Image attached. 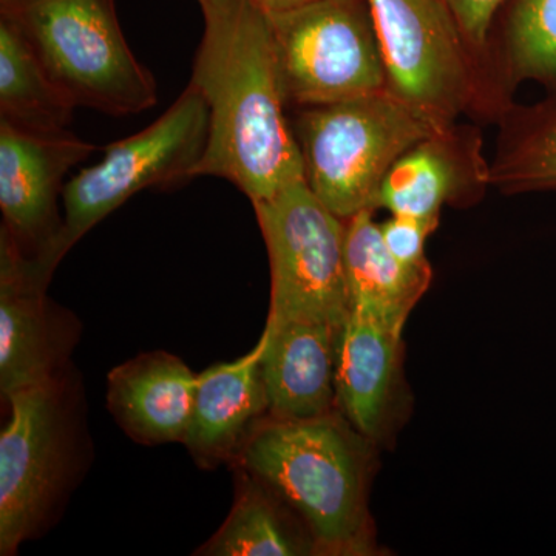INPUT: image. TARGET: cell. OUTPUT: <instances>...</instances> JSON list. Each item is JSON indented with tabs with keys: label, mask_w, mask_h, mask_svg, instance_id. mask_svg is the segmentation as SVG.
<instances>
[{
	"label": "cell",
	"mask_w": 556,
	"mask_h": 556,
	"mask_svg": "<svg viewBox=\"0 0 556 556\" xmlns=\"http://www.w3.org/2000/svg\"><path fill=\"white\" fill-rule=\"evenodd\" d=\"M268 332L247 356L217 364L197 379L192 416L182 444L203 468L232 464L254 427L268 416L262 357Z\"/></svg>",
	"instance_id": "obj_13"
},
{
	"label": "cell",
	"mask_w": 556,
	"mask_h": 556,
	"mask_svg": "<svg viewBox=\"0 0 556 556\" xmlns=\"http://www.w3.org/2000/svg\"><path fill=\"white\" fill-rule=\"evenodd\" d=\"M236 470V500L214 536L195 555H318L316 540L298 511L268 484L241 467Z\"/></svg>",
	"instance_id": "obj_17"
},
{
	"label": "cell",
	"mask_w": 556,
	"mask_h": 556,
	"mask_svg": "<svg viewBox=\"0 0 556 556\" xmlns=\"http://www.w3.org/2000/svg\"><path fill=\"white\" fill-rule=\"evenodd\" d=\"M287 104H331L388 89L368 0H316L269 17Z\"/></svg>",
	"instance_id": "obj_8"
},
{
	"label": "cell",
	"mask_w": 556,
	"mask_h": 556,
	"mask_svg": "<svg viewBox=\"0 0 556 556\" xmlns=\"http://www.w3.org/2000/svg\"><path fill=\"white\" fill-rule=\"evenodd\" d=\"M252 206L269 255L268 320L345 324V219L317 199L306 178Z\"/></svg>",
	"instance_id": "obj_7"
},
{
	"label": "cell",
	"mask_w": 556,
	"mask_h": 556,
	"mask_svg": "<svg viewBox=\"0 0 556 556\" xmlns=\"http://www.w3.org/2000/svg\"><path fill=\"white\" fill-rule=\"evenodd\" d=\"M510 53L522 75L556 78V0H518Z\"/></svg>",
	"instance_id": "obj_20"
},
{
	"label": "cell",
	"mask_w": 556,
	"mask_h": 556,
	"mask_svg": "<svg viewBox=\"0 0 556 556\" xmlns=\"http://www.w3.org/2000/svg\"><path fill=\"white\" fill-rule=\"evenodd\" d=\"M203 38L190 83L207 102L208 139L197 177L228 179L251 203L305 178L285 116L270 20L252 0H199Z\"/></svg>",
	"instance_id": "obj_1"
},
{
	"label": "cell",
	"mask_w": 556,
	"mask_h": 556,
	"mask_svg": "<svg viewBox=\"0 0 556 556\" xmlns=\"http://www.w3.org/2000/svg\"><path fill=\"white\" fill-rule=\"evenodd\" d=\"M75 109L51 79L21 25L0 17V121L51 134L68 129Z\"/></svg>",
	"instance_id": "obj_18"
},
{
	"label": "cell",
	"mask_w": 556,
	"mask_h": 556,
	"mask_svg": "<svg viewBox=\"0 0 556 556\" xmlns=\"http://www.w3.org/2000/svg\"><path fill=\"white\" fill-rule=\"evenodd\" d=\"M46 0H0V17H16Z\"/></svg>",
	"instance_id": "obj_25"
},
{
	"label": "cell",
	"mask_w": 556,
	"mask_h": 556,
	"mask_svg": "<svg viewBox=\"0 0 556 556\" xmlns=\"http://www.w3.org/2000/svg\"><path fill=\"white\" fill-rule=\"evenodd\" d=\"M263 13L268 17L280 16V14L289 13L316 2V0H252Z\"/></svg>",
	"instance_id": "obj_24"
},
{
	"label": "cell",
	"mask_w": 556,
	"mask_h": 556,
	"mask_svg": "<svg viewBox=\"0 0 556 556\" xmlns=\"http://www.w3.org/2000/svg\"><path fill=\"white\" fill-rule=\"evenodd\" d=\"M450 127L408 150L383 179L378 207L399 217L439 223L442 206L470 177Z\"/></svg>",
	"instance_id": "obj_19"
},
{
	"label": "cell",
	"mask_w": 556,
	"mask_h": 556,
	"mask_svg": "<svg viewBox=\"0 0 556 556\" xmlns=\"http://www.w3.org/2000/svg\"><path fill=\"white\" fill-rule=\"evenodd\" d=\"M199 375L166 351L118 365L108 376V408L127 437L144 445L185 441Z\"/></svg>",
	"instance_id": "obj_14"
},
{
	"label": "cell",
	"mask_w": 556,
	"mask_h": 556,
	"mask_svg": "<svg viewBox=\"0 0 556 556\" xmlns=\"http://www.w3.org/2000/svg\"><path fill=\"white\" fill-rule=\"evenodd\" d=\"M372 212L345 219V273L350 311L404 331L416 303L430 287L431 268L399 262L382 239Z\"/></svg>",
	"instance_id": "obj_16"
},
{
	"label": "cell",
	"mask_w": 556,
	"mask_h": 556,
	"mask_svg": "<svg viewBox=\"0 0 556 556\" xmlns=\"http://www.w3.org/2000/svg\"><path fill=\"white\" fill-rule=\"evenodd\" d=\"M94 150L68 129L40 134L0 121L2 229L51 270L60 265L54 244L64 226L58 207L65 188L62 181Z\"/></svg>",
	"instance_id": "obj_11"
},
{
	"label": "cell",
	"mask_w": 556,
	"mask_h": 556,
	"mask_svg": "<svg viewBox=\"0 0 556 556\" xmlns=\"http://www.w3.org/2000/svg\"><path fill=\"white\" fill-rule=\"evenodd\" d=\"M379 226L387 248L399 262L415 268L430 265L426 258V241L438 223L393 215Z\"/></svg>",
	"instance_id": "obj_22"
},
{
	"label": "cell",
	"mask_w": 556,
	"mask_h": 556,
	"mask_svg": "<svg viewBox=\"0 0 556 556\" xmlns=\"http://www.w3.org/2000/svg\"><path fill=\"white\" fill-rule=\"evenodd\" d=\"M343 325L266 320L262 378L268 416L311 419L338 408L336 369Z\"/></svg>",
	"instance_id": "obj_12"
},
{
	"label": "cell",
	"mask_w": 556,
	"mask_h": 556,
	"mask_svg": "<svg viewBox=\"0 0 556 556\" xmlns=\"http://www.w3.org/2000/svg\"><path fill=\"white\" fill-rule=\"evenodd\" d=\"M54 273L0 229V391L2 397L70 367L80 321L47 295Z\"/></svg>",
	"instance_id": "obj_10"
},
{
	"label": "cell",
	"mask_w": 556,
	"mask_h": 556,
	"mask_svg": "<svg viewBox=\"0 0 556 556\" xmlns=\"http://www.w3.org/2000/svg\"><path fill=\"white\" fill-rule=\"evenodd\" d=\"M0 433V555L42 536L91 463L83 382L72 365L56 378L3 399Z\"/></svg>",
	"instance_id": "obj_3"
},
{
	"label": "cell",
	"mask_w": 556,
	"mask_h": 556,
	"mask_svg": "<svg viewBox=\"0 0 556 556\" xmlns=\"http://www.w3.org/2000/svg\"><path fill=\"white\" fill-rule=\"evenodd\" d=\"M207 102L192 84L155 123L112 142L104 159L70 179L62 193L64 226L54 258L65 254L130 197L197 178L208 139Z\"/></svg>",
	"instance_id": "obj_6"
},
{
	"label": "cell",
	"mask_w": 556,
	"mask_h": 556,
	"mask_svg": "<svg viewBox=\"0 0 556 556\" xmlns=\"http://www.w3.org/2000/svg\"><path fill=\"white\" fill-rule=\"evenodd\" d=\"M497 178L517 189L556 188V121L533 135Z\"/></svg>",
	"instance_id": "obj_21"
},
{
	"label": "cell",
	"mask_w": 556,
	"mask_h": 556,
	"mask_svg": "<svg viewBox=\"0 0 556 556\" xmlns=\"http://www.w3.org/2000/svg\"><path fill=\"white\" fill-rule=\"evenodd\" d=\"M10 20L75 108L127 116L159 102L155 78L121 30L115 0H46Z\"/></svg>",
	"instance_id": "obj_5"
},
{
	"label": "cell",
	"mask_w": 556,
	"mask_h": 556,
	"mask_svg": "<svg viewBox=\"0 0 556 556\" xmlns=\"http://www.w3.org/2000/svg\"><path fill=\"white\" fill-rule=\"evenodd\" d=\"M438 131L390 89L311 105L295 124L306 182L342 219L375 211L394 163Z\"/></svg>",
	"instance_id": "obj_4"
},
{
	"label": "cell",
	"mask_w": 556,
	"mask_h": 556,
	"mask_svg": "<svg viewBox=\"0 0 556 556\" xmlns=\"http://www.w3.org/2000/svg\"><path fill=\"white\" fill-rule=\"evenodd\" d=\"M402 332L351 309L342 331L336 369L338 408L358 433L378 437L396 376Z\"/></svg>",
	"instance_id": "obj_15"
},
{
	"label": "cell",
	"mask_w": 556,
	"mask_h": 556,
	"mask_svg": "<svg viewBox=\"0 0 556 556\" xmlns=\"http://www.w3.org/2000/svg\"><path fill=\"white\" fill-rule=\"evenodd\" d=\"M332 409L311 419L265 416L230 466L262 479L308 525L318 555L369 551L367 441Z\"/></svg>",
	"instance_id": "obj_2"
},
{
	"label": "cell",
	"mask_w": 556,
	"mask_h": 556,
	"mask_svg": "<svg viewBox=\"0 0 556 556\" xmlns=\"http://www.w3.org/2000/svg\"><path fill=\"white\" fill-rule=\"evenodd\" d=\"M386 60L388 89L445 130L468 102L470 70L442 0H368Z\"/></svg>",
	"instance_id": "obj_9"
},
{
	"label": "cell",
	"mask_w": 556,
	"mask_h": 556,
	"mask_svg": "<svg viewBox=\"0 0 556 556\" xmlns=\"http://www.w3.org/2000/svg\"><path fill=\"white\" fill-rule=\"evenodd\" d=\"M447 7L457 30L470 42L482 46L493 16L503 0H442Z\"/></svg>",
	"instance_id": "obj_23"
}]
</instances>
